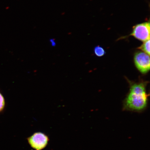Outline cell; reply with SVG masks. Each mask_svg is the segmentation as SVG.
<instances>
[{
	"label": "cell",
	"mask_w": 150,
	"mask_h": 150,
	"mask_svg": "<svg viewBox=\"0 0 150 150\" xmlns=\"http://www.w3.org/2000/svg\"><path fill=\"white\" fill-rule=\"evenodd\" d=\"M128 81L130 91L124 101L123 110L139 112L144 111L147 107L149 96L146 91L147 82Z\"/></svg>",
	"instance_id": "cell-1"
},
{
	"label": "cell",
	"mask_w": 150,
	"mask_h": 150,
	"mask_svg": "<svg viewBox=\"0 0 150 150\" xmlns=\"http://www.w3.org/2000/svg\"><path fill=\"white\" fill-rule=\"evenodd\" d=\"M27 140L28 143L33 149L42 150L47 145L49 139L44 133L37 132L28 137Z\"/></svg>",
	"instance_id": "cell-2"
},
{
	"label": "cell",
	"mask_w": 150,
	"mask_h": 150,
	"mask_svg": "<svg viewBox=\"0 0 150 150\" xmlns=\"http://www.w3.org/2000/svg\"><path fill=\"white\" fill-rule=\"evenodd\" d=\"M150 31L149 22H144L134 26L129 35L144 42L150 39Z\"/></svg>",
	"instance_id": "cell-3"
},
{
	"label": "cell",
	"mask_w": 150,
	"mask_h": 150,
	"mask_svg": "<svg viewBox=\"0 0 150 150\" xmlns=\"http://www.w3.org/2000/svg\"><path fill=\"white\" fill-rule=\"evenodd\" d=\"M134 61L137 68L142 74L149 72L150 70L149 55L143 52H137L134 55Z\"/></svg>",
	"instance_id": "cell-4"
},
{
	"label": "cell",
	"mask_w": 150,
	"mask_h": 150,
	"mask_svg": "<svg viewBox=\"0 0 150 150\" xmlns=\"http://www.w3.org/2000/svg\"><path fill=\"white\" fill-rule=\"evenodd\" d=\"M138 49L142 50L145 53L150 55V39L145 42L140 46L138 47Z\"/></svg>",
	"instance_id": "cell-5"
},
{
	"label": "cell",
	"mask_w": 150,
	"mask_h": 150,
	"mask_svg": "<svg viewBox=\"0 0 150 150\" xmlns=\"http://www.w3.org/2000/svg\"><path fill=\"white\" fill-rule=\"evenodd\" d=\"M94 53L98 57H101L104 56L105 54L104 48L102 47L99 46H97L96 47L94 50Z\"/></svg>",
	"instance_id": "cell-6"
},
{
	"label": "cell",
	"mask_w": 150,
	"mask_h": 150,
	"mask_svg": "<svg viewBox=\"0 0 150 150\" xmlns=\"http://www.w3.org/2000/svg\"><path fill=\"white\" fill-rule=\"evenodd\" d=\"M6 106L5 100L4 97L0 92V112L4 110Z\"/></svg>",
	"instance_id": "cell-7"
}]
</instances>
